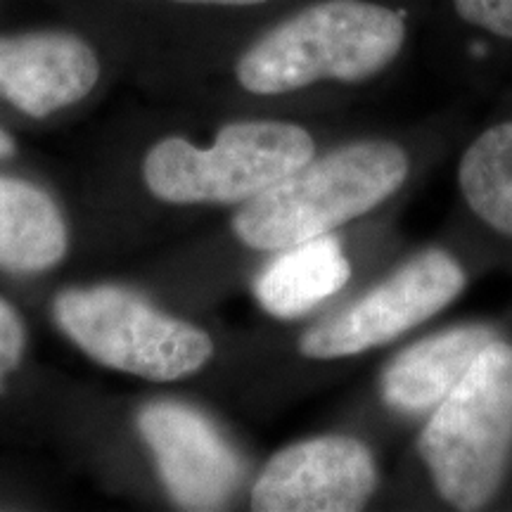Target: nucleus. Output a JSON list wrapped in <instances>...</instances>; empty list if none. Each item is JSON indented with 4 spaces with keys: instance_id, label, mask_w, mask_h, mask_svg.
I'll list each match as a JSON object with an SVG mask.
<instances>
[{
    "instance_id": "f257e3e1",
    "label": "nucleus",
    "mask_w": 512,
    "mask_h": 512,
    "mask_svg": "<svg viewBox=\"0 0 512 512\" xmlns=\"http://www.w3.org/2000/svg\"><path fill=\"white\" fill-rule=\"evenodd\" d=\"M430 0H306L235 60L245 93L273 98L316 86H368L406 57Z\"/></svg>"
},
{
    "instance_id": "f03ea898",
    "label": "nucleus",
    "mask_w": 512,
    "mask_h": 512,
    "mask_svg": "<svg viewBox=\"0 0 512 512\" xmlns=\"http://www.w3.org/2000/svg\"><path fill=\"white\" fill-rule=\"evenodd\" d=\"M411 174V157L394 140H358L299 166L242 202L233 230L242 245L280 252L330 235L370 214Z\"/></svg>"
},
{
    "instance_id": "7ed1b4c3",
    "label": "nucleus",
    "mask_w": 512,
    "mask_h": 512,
    "mask_svg": "<svg viewBox=\"0 0 512 512\" xmlns=\"http://www.w3.org/2000/svg\"><path fill=\"white\" fill-rule=\"evenodd\" d=\"M512 448V344L494 339L434 408L418 453L434 489L456 510L496 496Z\"/></svg>"
},
{
    "instance_id": "20e7f679",
    "label": "nucleus",
    "mask_w": 512,
    "mask_h": 512,
    "mask_svg": "<svg viewBox=\"0 0 512 512\" xmlns=\"http://www.w3.org/2000/svg\"><path fill=\"white\" fill-rule=\"evenodd\" d=\"M316 157V143L292 121H233L214 145L166 138L147 152L145 183L171 204H240Z\"/></svg>"
},
{
    "instance_id": "39448f33",
    "label": "nucleus",
    "mask_w": 512,
    "mask_h": 512,
    "mask_svg": "<svg viewBox=\"0 0 512 512\" xmlns=\"http://www.w3.org/2000/svg\"><path fill=\"white\" fill-rule=\"evenodd\" d=\"M55 323L100 366L152 382L195 375L214 356V342L197 325L159 311L117 285L74 287L57 294Z\"/></svg>"
},
{
    "instance_id": "423d86ee",
    "label": "nucleus",
    "mask_w": 512,
    "mask_h": 512,
    "mask_svg": "<svg viewBox=\"0 0 512 512\" xmlns=\"http://www.w3.org/2000/svg\"><path fill=\"white\" fill-rule=\"evenodd\" d=\"M465 285V268L456 256L427 249L347 309L306 330L299 351L313 361H335L384 347L456 302Z\"/></svg>"
},
{
    "instance_id": "0eeeda50",
    "label": "nucleus",
    "mask_w": 512,
    "mask_h": 512,
    "mask_svg": "<svg viewBox=\"0 0 512 512\" xmlns=\"http://www.w3.org/2000/svg\"><path fill=\"white\" fill-rule=\"evenodd\" d=\"M373 451L349 434H323L283 448L252 489L256 512H356L377 491Z\"/></svg>"
},
{
    "instance_id": "6e6552de",
    "label": "nucleus",
    "mask_w": 512,
    "mask_h": 512,
    "mask_svg": "<svg viewBox=\"0 0 512 512\" xmlns=\"http://www.w3.org/2000/svg\"><path fill=\"white\" fill-rule=\"evenodd\" d=\"M138 430L178 508H223L238 489L242 479L238 451L197 408L178 401H155L138 413Z\"/></svg>"
},
{
    "instance_id": "1a4fd4ad",
    "label": "nucleus",
    "mask_w": 512,
    "mask_h": 512,
    "mask_svg": "<svg viewBox=\"0 0 512 512\" xmlns=\"http://www.w3.org/2000/svg\"><path fill=\"white\" fill-rule=\"evenodd\" d=\"M100 79V60L86 41L64 31L0 36V95L43 119L74 105Z\"/></svg>"
},
{
    "instance_id": "9d476101",
    "label": "nucleus",
    "mask_w": 512,
    "mask_h": 512,
    "mask_svg": "<svg viewBox=\"0 0 512 512\" xmlns=\"http://www.w3.org/2000/svg\"><path fill=\"white\" fill-rule=\"evenodd\" d=\"M494 339L496 332L489 325H460L425 337L384 370L380 380L384 403L406 415L432 413Z\"/></svg>"
},
{
    "instance_id": "9b49d317",
    "label": "nucleus",
    "mask_w": 512,
    "mask_h": 512,
    "mask_svg": "<svg viewBox=\"0 0 512 512\" xmlns=\"http://www.w3.org/2000/svg\"><path fill=\"white\" fill-rule=\"evenodd\" d=\"M351 278V264L342 242L332 235L299 242L259 273L254 294L261 309L275 318H299L328 302Z\"/></svg>"
},
{
    "instance_id": "f8f14e48",
    "label": "nucleus",
    "mask_w": 512,
    "mask_h": 512,
    "mask_svg": "<svg viewBox=\"0 0 512 512\" xmlns=\"http://www.w3.org/2000/svg\"><path fill=\"white\" fill-rule=\"evenodd\" d=\"M67 252V223L46 190L0 176V268L41 273Z\"/></svg>"
},
{
    "instance_id": "ddd939ff",
    "label": "nucleus",
    "mask_w": 512,
    "mask_h": 512,
    "mask_svg": "<svg viewBox=\"0 0 512 512\" xmlns=\"http://www.w3.org/2000/svg\"><path fill=\"white\" fill-rule=\"evenodd\" d=\"M458 185L472 214L512 238V119L484 128L460 157Z\"/></svg>"
},
{
    "instance_id": "4468645a",
    "label": "nucleus",
    "mask_w": 512,
    "mask_h": 512,
    "mask_svg": "<svg viewBox=\"0 0 512 512\" xmlns=\"http://www.w3.org/2000/svg\"><path fill=\"white\" fill-rule=\"evenodd\" d=\"M439 10L448 34L477 60L512 53V0H439Z\"/></svg>"
},
{
    "instance_id": "2eb2a0df",
    "label": "nucleus",
    "mask_w": 512,
    "mask_h": 512,
    "mask_svg": "<svg viewBox=\"0 0 512 512\" xmlns=\"http://www.w3.org/2000/svg\"><path fill=\"white\" fill-rule=\"evenodd\" d=\"M24 344H27V332H24L22 318L15 306L0 299V380L19 366Z\"/></svg>"
},
{
    "instance_id": "dca6fc26",
    "label": "nucleus",
    "mask_w": 512,
    "mask_h": 512,
    "mask_svg": "<svg viewBox=\"0 0 512 512\" xmlns=\"http://www.w3.org/2000/svg\"><path fill=\"white\" fill-rule=\"evenodd\" d=\"M174 3L200 5V8H221V10H252V8L271 5L275 0H174Z\"/></svg>"
},
{
    "instance_id": "f3484780",
    "label": "nucleus",
    "mask_w": 512,
    "mask_h": 512,
    "mask_svg": "<svg viewBox=\"0 0 512 512\" xmlns=\"http://www.w3.org/2000/svg\"><path fill=\"white\" fill-rule=\"evenodd\" d=\"M10 155H15V140H12L8 133L0 128V159H5Z\"/></svg>"
}]
</instances>
